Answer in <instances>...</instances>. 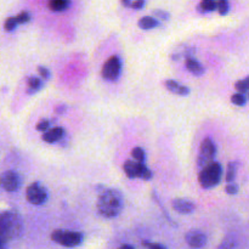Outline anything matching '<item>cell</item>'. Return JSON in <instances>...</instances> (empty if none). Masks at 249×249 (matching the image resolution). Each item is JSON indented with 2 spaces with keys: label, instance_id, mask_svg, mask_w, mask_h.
Instances as JSON below:
<instances>
[{
  "label": "cell",
  "instance_id": "1",
  "mask_svg": "<svg viewBox=\"0 0 249 249\" xmlns=\"http://www.w3.org/2000/svg\"><path fill=\"white\" fill-rule=\"evenodd\" d=\"M124 207L123 195L119 190L108 189L100 195L97 199V211L104 218L112 219L121 214Z\"/></svg>",
  "mask_w": 249,
  "mask_h": 249
},
{
  "label": "cell",
  "instance_id": "2",
  "mask_svg": "<svg viewBox=\"0 0 249 249\" xmlns=\"http://www.w3.org/2000/svg\"><path fill=\"white\" fill-rule=\"evenodd\" d=\"M22 231H23V223L19 214L14 211L2 212L0 216V237H1L0 241L2 245L19 237Z\"/></svg>",
  "mask_w": 249,
  "mask_h": 249
},
{
  "label": "cell",
  "instance_id": "3",
  "mask_svg": "<svg viewBox=\"0 0 249 249\" xmlns=\"http://www.w3.org/2000/svg\"><path fill=\"white\" fill-rule=\"evenodd\" d=\"M223 168L220 163L213 162L199 172L198 181L203 189H213L220 182Z\"/></svg>",
  "mask_w": 249,
  "mask_h": 249
},
{
  "label": "cell",
  "instance_id": "4",
  "mask_svg": "<svg viewBox=\"0 0 249 249\" xmlns=\"http://www.w3.org/2000/svg\"><path fill=\"white\" fill-rule=\"evenodd\" d=\"M51 240L63 247L73 248L82 245L84 236L77 231H68V230H55L51 233Z\"/></svg>",
  "mask_w": 249,
  "mask_h": 249
},
{
  "label": "cell",
  "instance_id": "5",
  "mask_svg": "<svg viewBox=\"0 0 249 249\" xmlns=\"http://www.w3.org/2000/svg\"><path fill=\"white\" fill-rule=\"evenodd\" d=\"M215 153H216L215 143L212 141V139L209 138L204 139L201 143L198 158H197V165H198V168L203 169V168H206L207 165L213 163L214 157H215Z\"/></svg>",
  "mask_w": 249,
  "mask_h": 249
},
{
  "label": "cell",
  "instance_id": "6",
  "mask_svg": "<svg viewBox=\"0 0 249 249\" xmlns=\"http://www.w3.org/2000/svg\"><path fill=\"white\" fill-rule=\"evenodd\" d=\"M123 168L126 177L130 179H136V178H140L142 180L152 179V172L146 165L138 163L136 160H126Z\"/></svg>",
  "mask_w": 249,
  "mask_h": 249
},
{
  "label": "cell",
  "instance_id": "7",
  "mask_svg": "<svg viewBox=\"0 0 249 249\" xmlns=\"http://www.w3.org/2000/svg\"><path fill=\"white\" fill-rule=\"evenodd\" d=\"M121 71L122 63L119 57L118 56H111V57L104 63L101 75L104 79L109 80V82H114V80L118 79L119 74H121Z\"/></svg>",
  "mask_w": 249,
  "mask_h": 249
},
{
  "label": "cell",
  "instance_id": "8",
  "mask_svg": "<svg viewBox=\"0 0 249 249\" xmlns=\"http://www.w3.org/2000/svg\"><path fill=\"white\" fill-rule=\"evenodd\" d=\"M26 196L29 203L34 204V206H40V204L45 203L48 199V192L39 182H33L27 189Z\"/></svg>",
  "mask_w": 249,
  "mask_h": 249
},
{
  "label": "cell",
  "instance_id": "9",
  "mask_svg": "<svg viewBox=\"0 0 249 249\" xmlns=\"http://www.w3.org/2000/svg\"><path fill=\"white\" fill-rule=\"evenodd\" d=\"M1 186L5 191L15 192L21 187V179L19 175L14 170H7L1 175Z\"/></svg>",
  "mask_w": 249,
  "mask_h": 249
},
{
  "label": "cell",
  "instance_id": "10",
  "mask_svg": "<svg viewBox=\"0 0 249 249\" xmlns=\"http://www.w3.org/2000/svg\"><path fill=\"white\" fill-rule=\"evenodd\" d=\"M187 245L191 248H202L207 245V236L201 230H191L186 233Z\"/></svg>",
  "mask_w": 249,
  "mask_h": 249
},
{
  "label": "cell",
  "instance_id": "11",
  "mask_svg": "<svg viewBox=\"0 0 249 249\" xmlns=\"http://www.w3.org/2000/svg\"><path fill=\"white\" fill-rule=\"evenodd\" d=\"M172 207L174 211H177L180 214H190L196 209V204L189 199L178 198L172 202Z\"/></svg>",
  "mask_w": 249,
  "mask_h": 249
},
{
  "label": "cell",
  "instance_id": "12",
  "mask_svg": "<svg viewBox=\"0 0 249 249\" xmlns=\"http://www.w3.org/2000/svg\"><path fill=\"white\" fill-rule=\"evenodd\" d=\"M63 134H65L63 128H61V126H55V128L49 129L46 133H44L41 138H43V140L45 141V142L53 143V142H57L58 140H61Z\"/></svg>",
  "mask_w": 249,
  "mask_h": 249
},
{
  "label": "cell",
  "instance_id": "13",
  "mask_svg": "<svg viewBox=\"0 0 249 249\" xmlns=\"http://www.w3.org/2000/svg\"><path fill=\"white\" fill-rule=\"evenodd\" d=\"M164 85H165V88H167V89L169 90L170 92H173V94L182 95V96H185V95L190 94V89H189V88L185 87V85L179 84V83L175 82V80H165Z\"/></svg>",
  "mask_w": 249,
  "mask_h": 249
},
{
  "label": "cell",
  "instance_id": "14",
  "mask_svg": "<svg viewBox=\"0 0 249 249\" xmlns=\"http://www.w3.org/2000/svg\"><path fill=\"white\" fill-rule=\"evenodd\" d=\"M186 68L195 75H202L204 73V67L195 58H187L186 60Z\"/></svg>",
  "mask_w": 249,
  "mask_h": 249
},
{
  "label": "cell",
  "instance_id": "15",
  "mask_svg": "<svg viewBox=\"0 0 249 249\" xmlns=\"http://www.w3.org/2000/svg\"><path fill=\"white\" fill-rule=\"evenodd\" d=\"M138 24L139 27L142 29H151L158 26V21L152 16H145V17H141V18L139 19Z\"/></svg>",
  "mask_w": 249,
  "mask_h": 249
},
{
  "label": "cell",
  "instance_id": "16",
  "mask_svg": "<svg viewBox=\"0 0 249 249\" xmlns=\"http://www.w3.org/2000/svg\"><path fill=\"white\" fill-rule=\"evenodd\" d=\"M237 169H238L237 162L229 163L228 169H226V177H225V180L228 181V184H232V181L236 178V174H237Z\"/></svg>",
  "mask_w": 249,
  "mask_h": 249
},
{
  "label": "cell",
  "instance_id": "17",
  "mask_svg": "<svg viewBox=\"0 0 249 249\" xmlns=\"http://www.w3.org/2000/svg\"><path fill=\"white\" fill-rule=\"evenodd\" d=\"M197 9L201 12H209L213 11V10L218 9V2L214 1V0H203L198 4Z\"/></svg>",
  "mask_w": 249,
  "mask_h": 249
},
{
  "label": "cell",
  "instance_id": "18",
  "mask_svg": "<svg viewBox=\"0 0 249 249\" xmlns=\"http://www.w3.org/2000/svg\"><path fill=\"white\" fill-rule=\"evenodd\" d=\"M235 88H236V90L238 91V94H242V95H245V96L249 97V75L246 78V79L236 82Z\"/></svg>",
  "mask_w": 249,
  "mask_h": 249
},
{
  "label": "cell",
  "instance_id": "19",
  "mask_svg": "<svg viewBox=\"0 0 249 249\" xmlns=\"http://www.w3.org/2000/svg\"><path fill=\"white\" fill-rule=\"evenodd\" d=\"M68 6H70V1H66V0H53V1H49V7L53 11H63Z\"/></svg>",
  "mask_w": 249,
  "mask_h": 249
},
{
  "label": "cell",
  "instance_id": "20",
  "mask_svg": "<svg viewBox=\"0 0 249 249\" xmlns=\"http://www.w3.org/2000/svg\"><path fill=\"white\" fill-rule=\"evenodd\" d=\"M27 82H28V92H31V94L40 89L41 80L38 77H36V75H31Z\"/></svg>",
  "mask_w": 249,
  "mask_h": 249
},
{
  "label": "cell",
  "instance_id": "21",
  "mask_svg": "<svg viewBox=\"0 0 249 249\" xmlns=\"http://www.w3.org/2000/svg\"><path fill=\"white\" fill-rule=\"evenodd\" d=\"M131 156H133L134 160H136L138 163H141V164H143V162H145L146 160L145 151H143L141 147L133 148V151H131Z\"/></svg>",
  "mask_w": 249,
  "mask_h": 249
},
{
  "label": "cell",
  "instance_id": "22",
  "mask_svg": "<svg viewBox=\"0 0 249 249\" xmlns=\"http://www.w3.org/2000/svg\"><path fill=\"white\" fill-rule=\"evenodd\" d=\"M236 247V240L232 235L226 236L225 240L220 243L218 249H233Z\"/></svg>",
  "mask_w": 249,
  "mask_h": 249
},
{
  "label": "cell",
  "instance_id": "23",
  "mask_svg": "<svg viewBox=\"0 0 249 249\" xmlns=\"http://www.w3.org/2000/svg\"><path fill=\"white\" fill-rule=\"evenodd\" d=\"M231 102H232L233 105H236V106H243V105H246V102H247V97L245 96V95L242 94H235L231 96Z\"/></svg>",
  "mask_w": 249,
  "mask_h": 249
},
{
  "label": "cell",
  "instance_id": "24",
  "mask_svg": "<svg viewBox=\"0 0 249 249\" xmlns=\"http://www.w3.org/2000/svg\"><path fill=\"white\" fill-rule=\"evenodd\" d=\"M122 4H123L124 6L133 7V9H141V7L145 5V1H143V0H134V1H130V0H123Z\"/></svg>",
  "mask_w": 249,
  "mask_h": 249
},
{
  "label": "cell",
  "instance_id": "25",
  "mask_svg": "<svg viewBox=\"0 0 249 249\" xmlns=\"http://www.w3.org/2000/svg\"><path fill=\"white\" fill-rule=\"evenodd\" d=\"M152 17H155L156 19H164V21H167V19H169L170 15L165 10H155L152 12Z\"/></svg>",
  "mask_w": 249,
  "mask_h": 249
},
{
  "label": "cell",
  "instance_id": "26",
  "mask_svg": "<svg viewBox=\"0 0 249 249\" xmlns=\"http://www.w3.org/2000/svg\"><path fill=\"white\" fill-rule=\"evenodd\" d=\"M15 18H16L17 24H23V23H27V22H29V19H31V16H29L28 12L23 11V12H21L19 15H17Z\"/></svg>",
  "mask_w": 249,
  "mask_h": 249
},
{
  "label": "cell",
  "instance_id": "27",
  "mask_svg": "<svg viewBox=\"0 0 249 249\" xmlns=\"http://www.w3.org/2000/svg\"><path fill=\"white\" fill-rule=\"evenodd\" d=\"M16 26H17V21L15 17H9V18H6V21H5L4 23V28L6 29V31H14Z\"/></svg>",
  "mask_w": 249,
  "mask_h": 249
},
{
  "label": "cell",
  "instance_id": "28",
  "mask_svg": "<svg viewBox=\"0 0 249 249\" xmlns=\"http://www.w3.org/2000/svg\"><path fill=\"white\" fill-rule=\"evenodd\" d=\"M218 11L220 15H226L229 11V2L226 0L218 1Z\"/></svg>",
  "mask_w": 249,
  "mask_h": 249
},
{
  "label": "cell",
  "instance_id": "29",
  "mask_svg": "<svg viewBox=\"0 0 249 249\" xmlns=\"http://www.w3.org/2000/svg\"><path fill=\"white\" fill-rule=\"evenodd\" d=\"M38 73L40 74L41 78H44V79H49V78H50V71H49V68L44 67V66H39Z\"/></svg>",
  "mask_w": 249,
  "mask_h": 249
},
{
  "label": "cell",
  "instance_id": "30",
  "mask_svg": "<svg viewBox=\"0 0 249 249\" xmlns=\"http://www.w3.org/2000/svg\"><path fill=\"white\" fill-rule=\"evenodd\" d=\"M49 126H50V123H49V121H41L39 122L38 124H36V129L40 131H48L49 130Z\"/></svg>",
  "mask_w": 249,
  "mask_h": 249
},
{
  "label": "cell",
  "instance_id": "31",
  "mask_svg": "<svg viewBox=\"0 0 249 249\" xmlns=\"http://www.w3.org/2000/svg\"><path fill=\"white\" fill-rule=\"evenodd\" d=\"M225 191L228 192L229 195H236L238 192V186L236 184H228L226 185Z\"/></svg>",
  "mask_w": 249,
  "mask_h": 249
},
{
  "label": "cell",
  "instance_id": "32",
  "mask_svg": "<svg viewBox=\"0 0 249 249\" xmlns=\"http://www.w3.org/2000/svg\"><path fill=\"white\" fill-rule=\"evenodd\" d=\"M143 246H146V247H148L150 249H167L165 247H163V246L158 245V243H151V242H143Z\"/></svg>",
  "mask_w": 249,
  "mask_h": 249
},
{
  "label": "cell",
  "instance_id": "33",
  "mask_svg": "<svg viewBox=\"0 0 249 249\" xmlns=\"http://www.w3.org/2000/svg\"><path fill=\"white\" fill-rule=\"evenodd\" d=\"M119 249H134V247L133 246H129V245H124V246H122L121 248Z\"/></svg>",
  "mask_w": 249,
  "mask_h": 249
}]
</instances>
